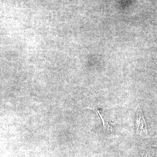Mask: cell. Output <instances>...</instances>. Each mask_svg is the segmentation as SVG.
I'll use <instances>...</instances> for the list:
<instances>
[{
	"label": "cell",
	"mask_w": 157,
	"mask_h": 157,
	"mask_svg": "<svg viewBox=\"0 0 157 157\" xmlns=\"http://www.w3.org/2000/svg\"><path fill=\"white\" fill-rule=\"evenodd\" d=\"M154 70L155 71V72H156L157 73V70H155V69H154Z\"/></svg>",
	"instance_id": "7a4b0ae2"
},
{
	"label": "cell",
	"mask_w": 157,
	"mask_h": 157,
	"mask_svg": "<svg viewBox=\"0 0 157 157\" xmlns=\"http://www.w3.org/2000/svg\"><path fill=\"white\" fill-rule=\"evenodd\" d=\"M135 125L137 134L142 136L147 135L148 133L147 125L144 117L142 109L140 107L137 108Z\"/></svg>",
	"instance_id": "6da1fadb"
}]
</instances>
